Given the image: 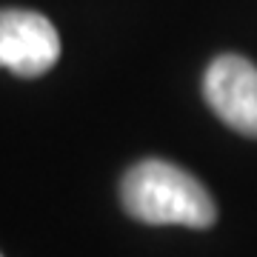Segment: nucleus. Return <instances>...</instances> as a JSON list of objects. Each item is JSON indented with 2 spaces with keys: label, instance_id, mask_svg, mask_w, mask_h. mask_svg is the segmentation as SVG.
<instances>
[{
  "label": "nucleus",
  "instance_id": "f257e3e1",
  "mask_svg": "<svg viewBox=\"0 0 257 257\" xmlns=\"http://www.w3.org/2000/svg\"><path fill=\"white\" fill-rule=\"evenodd\" d=\"M120 200L128 217L149 226L209 229L217 206L206 186L186 169L166 160H143L132 166L120 183Z\"/></svg>",
  "mask_w": 257,
  "mask_h": 257
},
{
  "label": "nucleus",
  "instance_id": "f03ea898",
  "mask_svg": "<svg viewBox=\"0 0 257 257\" xmlns=\"http://www.w3.org/2000/svg\"><path fill=\"white\" fill-rule=\"evenodd\" d=\"M203 97L234 132L257 138V66L240 55L214 57L203 74Z\"/></svg>",
  "mask_w": 257,
  "mask_h": 257
},
{
  "label": "nucleus",
  "instance_id": "7ed1b4c3",
  "mask_svg": "<svg viewBox=\"0 0 257 257\" xmlns=\"http://www.w3.org/2000/svg\"><path fill=\"white\" fill-rule=\"evenodd\" d=\"M60 57V35L52 20L26 9H0V66L20 77L49 72Z\"/></svg>",
  "mask_w": 257,
  "mask_h": 257
},
{
  "label": "nucleus",
  "instance_id": "20e7f679",
  "mask_svg": "<svg viewBox=\"0 0 257 257\" xmlns=\"http://www.w3.org/2000/svg\"><path fill=\"white\" fill-rule=\"evenodd\" d=\"M0 257H3V254H0Z\"/></svg>",
  "mask_w": 257,
  "mask_h": 257
}]
</instances>
